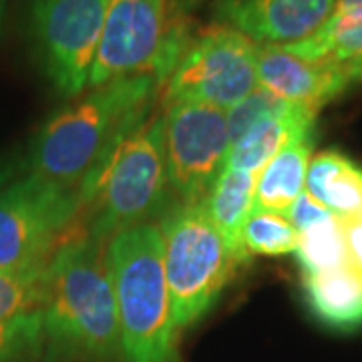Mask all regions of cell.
I'll list each match as a JSON object with an SVG mask.
<instances>
[{
    "instance_id": "cell-1",
    "label": "cell",
    "mask_w": 362,
    "mask_h": 362,
    "mask_svg": "<svg viewBox=\"0 0 362 362\" xmlns=\"http://www.w3.org/2000/svg\"><path fill=\"white\" fill-rule=\"evenodd\" d=\"M159 87L153 77L119 78L73 99L39 129L28 173L77 189L85 202L119 143L149 115Z\"/></svg>"
},
{
    "instance_id": "cell-2",
    "label": "cell",
    "mask_w": 362,
    "mask_h": 362,
    "mask_svg": "<svg viewBox=\"0 0 362 362\" xmlns=\"http://www.w3.org/2000/svg\"><path fill=\"white\" fill-rule=\"evenodd\" d=\"M45 358L111 362L121 354L107 244L73 233L47 268L42 300Z\"/></svg>"
},
{
    "instance_id": "cell-3",
    "label": "cell",
    "mask_w": 362,
    "mask_h": 362,
    "mask_svg": "<svg viewBox=\"0 0 362 362\" xmlns=\"http://www.w3.org/2000/svg\"><path fill=\"white\" fill-rule=\"evenodd\" d=\"M121 356L125 362H175L177 328L156 223L135 226L107 242Z\"/></svg>"
},
{
    "instance_id": "cell-4",
    "label": "cell",
    "mask_w": 362,
    "mask_h": 362,
    "mask_svg": "<svg viewBox=\"0 0 362 362\" xmlns=\"http://www.w3.org/2000/svg\"><path fill=\"white\" fill-rule=\"evenodd\" d=\"M169 189L163 113H153L119 143L105 163L83 202V209H90L83 232L107 244L115 233L151 223L168 206Z\"/></svg>"
},
{
    "instance_id": "cell-5",
    "label": "cell",
    "mask_w": 362,
    "mask_h": 362,
    "mask_svg": "<svg viewBox=\"0 0 362 362\" xmlns=\"http://www.w3.org/2000/svg\"><path fill=\"white\" fill-rule=\"evenodd\" d=\"M194 0H111L89 87L111 81L153 77L163 85L192 39Z\"/></svg>"
},
{
    "instance_id": "cell-6",
    "label": "cell",
    "mask_w": 362,
    "mask_h": 362,
    "mask_svg": "<svg viewBox=\"0 0 362 362\" xmlns=\"http://www.w3.org/2000/svg\"><path fill=\"white\" fill-rule=\"evenodd\" d=\"M159 230L173 322L180 332L211 310L242 264L221 238L204 202L173 207Z\"/></svg>"
},
{
    "instance_id": "cell-7",
    "label": "cell",
    "mask_w": 362,
    "mask_h": 362,
    "mask_svg": "<svg viewBox=\"0 0 362 362\" xmlns=\"http://www.w3.org/2000/svg\"><path fill=\"white\" fill-rule=\"evenodd\" d=\"M83 211L77 189L26 173L0 192V270L49 266L77 233Z\"/></svg>"
},
{
    "instance_id": "cell-8",
    "label": "cell",
    "mask_w": 362,
    "mask_h": 362,
    "mask_svg": "<svg viewBox=\"0 0 362 362\" xmlns=\"http://www.w3.org/2000/svg\"><path fill=\"white\" fill-rule=\"evenodd\" d=\"M256 52L258 45L232 26L216 23L202 28L161 85L163 101L232 109L258 87Z\"/></svg>"
},
{
    "instance_id": "cell-9",
    "label": "cell",
    "mask_w": 362,
    "mask_h": 362,
    "mask_svg": "<svg viewBox=\"0 0 362 362\" xmlns=\"http://www.w3.org/2000/svg\"><path fill=\"white\" fill-rule=\"evenodd\" d=\"M111 0H30V26L52 87L78 97L89 87Z\"/></svg>"
},
{
    "instance_id": "cell-10",
    "label": "cell",
    "mask_w": 362,
    "mask_h": 362,
    "mask_svg": "<svg viewBox=\"0 0 362 362\" xmlns=\"http://www.w3.org/2000/svg\"><path fill=\"white\" fill-rule=\"evenodd\" d=\"M163 143L173 195L180 204L204 202L232 149L226 111L206 103L165 105Z\"/></svg>"
},
{
    "instance_id": "cell-11",
    "label": "cell",
    "mask_w": 362,
    "mask_h": 362,
    "mask_svg": "<svg viewBox=\"0 0 362 362\" xmlns=\"http://www.w3.org/2000/svg\"><path fill=\"white\" fill-rule=\"evenodd\" d=\"M337 0H216L220 23L256 45H290L310 37L330 18Z\"/></svg>"
},
{
    "instance_id": "cell-12",
    "label": "cell",
    "mask_w": 362,
    "mask_h": 362,
    "mask_svg": "<svg viewBox=\"0 0 362 362\" xmlns=\"http://www.w3.org/2000/svg\"><path fill=\"white\" fill-rule=\"evenodd\" d=\"M256 75L259 87L314 111L334 101L354 83L350 65L306 61L286 51L282 45H258Z\"/></svg>"
},
{
    "instance_id": "cell-13",
    "label": "cell",
    "mask_w": 362,
    "mask_h": 362,
    "mask_svg": "<svg viewBox=\"0 0 362 362\" xmlns=\"http://www.w3.org/2000/svg\"><path fill=\"white\" fill-rule=\"evenodd\" d=\"M302 292L314 320L334 332L362 328V270L346 262L334 270L302 274Z\"/></svg>"
},
{
    "instance_id": "cell-14",
    "label": "cell",
    "mask_w": 362,
    "mask_h": 362,
    "mask_svg": "<svg viewBox=\"0 0 362 362\" xmlns=\"http://www.w3.org/2000/svg\"><path fill=\"white\" fill-rule=\"evenodd\" d=\"M316 115L318 111H314L310 107L292 103L282 113H276L259 121L240 141L233 143L226 165L259 175V171L266 168L288 143L312 133Z\"/></svg>"
},
{
    "instance_id": "cell-15",
    "label": "cell",
    "mask_w": 362,
    "mask_h": 362,
    "mask_svg": "<svg viewBox=\"0 0 362 362\" xmlns=\"http://www.w3.org/2000/svg\"><path fill=\"white\" fill-rule=\"evenodd\" d=\"M256 185L258 173L226 165L204 199L209 218L242 266L250 259L242 246V232L256 207Z\"/></svg>"
},
{
    "instance_id": "cell-16",
    "label": "cell",
    "mask_w": 362,
    "mask_h": 362,
    "mask_svg": "<svg viewBox=\"0 0 362 362\" xmlns=\"http://www.w3.org/2000/svg\"><path fill=\"white\" fill-rule=\"evenodd\" d=\"M306 192L340 220L358 218L362 207V168L340 151H320L310 159Z\"/></svg>"
},
{
    "instance_id": "cell-17",
    "label": "cell",
    "mask_w": 362,
    "mask_h": 362,
    "mask_svg": "<svg viewBox=\"0 0 362 362\" xmlns=\"http://www.w3.org/2000/svg\"><path fill=\"white\" fill-rule=\"evenodd\" d=\"M314 135H302L288 143L266 168L256 185V207L262 211L286 214L288 207L306 189V173L312 159Z\"/></svg>"
},
{
    "instance_id": "cell-18",
    "label": "cell",
    "mask_w": 362,
    "mask_h": 362,
    "mask_svg": "<svg viewBox=\"0 0 362 362\" xmlns=\"http://www.w3.org/2000/svg\"><path fill=\"white\" fill-rule=\"evenodd\" d=\"M282 47L314 63L352 65L362 59V18L330 14V18L310 37Z\"/></svg>"
},
{
    "instance_id": "cell-19",
    "label": "cell",
    "mask_w": 362,
    "mask_h": 362,
    "mask_svg": "<svg viewBox=\"0 0 362 362\" xmlns=\"http://www.w3.org/2000/svg\"><path fill=\"white\" fill-rule=\"evenodd\" d=\"M296 259L302 274L334 270L350 262L342 221L337 216L298 233Z\"/></svg>"
},
{
    "instance_id": "cell-20",
    "label": "cell",
    "mask_w": 362,
    "mask_h": 362,
    "mask_svg": "<svg viewBox=\"0 0 362 362\" xmlns=\"http://www.w3.org/2000/svg\"><path fill=\"white\" fill-rule=\"evenodd\" d=\"M242 246L250 258L294 254L298 232L284 214L254 209L242 232Z\"/></svg>"
},
{
    "instance_id": "cell-21",
    "label": "cell",
    "mask_w": 362,
    "mask_h": 362,
    "mask_svg": "<svg viewBox=\"0 0 362 362\" xmlns=\"http://www.w3.org/2000/svg\"><path fill=\"white\" fill-rule=\"evenodd\" d=\"M47 268L0 270V322L37 314L45 300Z\"/></svg>"
},
{
    "instance_id": "cell-22",
    "label": "cell",
    "mask_w": 362,
    "mask_h": 362,
    "mask_svg": "<svg viewBox=\"0 0 362 362\" xmlns=\"http://www.w3.org/2000/svg\"><path fill=\"white\" fill-rule=\"evenodd\" d=\"M45 334L40 312L0 322V362H40Z\"/></svg>"
},
{
    "instance_id": "cell-23",
    "label": "cell",
    "mask_w": 362,
    "mask_h": 362,
    "mask_svg": "<svg viewBox=\"0 0 362 362\" xmlns=\"http://www.w3.org/2000/svg\"><path fill=\"white\" fill-rule=\"evenodd\" d=\"M290 105H292L290 101H284V99L276 97L274 93L258 85L240 103L233 105L232 109L226 111L232 145L240 141L254 125H258L259 121L276 115V113H282Z\"/></svg>"
},
{
    "instance_id": "cell-24",
    "label": "cell",
    "mask_w": 362,
    "mask_h": 362,
    "mask_svg": "<svg viewBox=\"0 0 362 362\" xmlns=\"http://www.w3.org/2000/svg\"><path fill=\"white\" fill-rule=\"evenodd\" d=\"M284 216L288 218V221L294 226V230L300 233L304 232V230H308V228H312V226H316V223H320V221L328 220V218L334 216V214H330L322 204H318V202L304 189L302 194L298 195L296 202L288 207V211H286Z\"/></svg>"
},
{
    "instance_id": "cell-25",
    "label": "cell",
    "mask_w": 362,
    "mask_h": 362,
    "mask_svg": "<svg viewBox=\"0 0 362 362\" xmlns=\"http://www.w3.org/2000/svg\"><path fill=\"white\" fill-rule=\"evenodd\" d=\"M342 221V230H344V240L349 247L350 262L362 270V221L358 218H350Z\"/></svg>"
},
{
    "instance_id": "cell-26",
    "label": "cell",
    "mask_w": 362,
    "mask_h": 362,
    "mask_svg": "<svg viewBox=\"0 0 362 362\" xmlns=\"http://www.w3.org/2000/svg\"><path fill=\"white\" fill-rule=\"evenodd\" d=\"M26 173H28L26 157L18 156V153L0 156V192H2L6 185H11L13 181L21 180Z\"/></svg>"
},
{
    "instance_id": "cell-27",
    "label": "cell",
    "mask_w": 362,
    "mask_h": 362,
    "mask_svg": "<svg viewBox=\"0 0 362 362\" xmlns=\"http://www.w3.org/2000/svg\"><path fill=\"white\" fill-rule=\"evenodd\" d=\"M332 14L362 18V0H337V6H334Z\"/></svg>"
},
{
    "instance_id": "cell-28",
    "label": "cell",
    "mask_w": 362,
    "mask_h": 362,
    "mask_svg": "<svg viewBox=\"0 0 362 362\" xmlns=\"http://www.w3.org/2000/svg\"><path fill=\"white\" fill-rule=\"evenodd\" d=\"M350 71H352L354 81H362V59H358L356 63H352V65H350Z\"/></svg>"
},
{
    "instance_id": "cell-29",
    "label": "cell",
    "mask_w": 362,
    "mask_h": 362,
    "mask_svg": "<svg viewBox=\"0 0 362 362\" xmlns=\"http://www.w3.org/2000/svg\"><path fill=\"white\" fill-rule=\"evenodd\" d=\"M4 6H6V0H0V26H2V16H4Z\"/></svg>"
},
{
    "instance_id": "cell-30",
    "label": "cell",
    "mask_w": 362,
    "mask_h": 362,
    "mask_svg": "<svg viewBox=\"0 0 362 362\" xmlns=\"http://www.w3.org/2000/svg\"><path fill=\"white\" fill-rule=\"evenodd\" d=\"M358 220L362 221V207H361V214H358Z\"/></svg>"
}]
</instances>
